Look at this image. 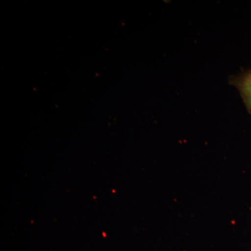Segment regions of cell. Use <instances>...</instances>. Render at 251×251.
<instances>
[{"mask_svg": "<svg viewBox=\"0 0 251 251\" xmlns=\"http://www.w3.org/2000/svg\"><path fill=\"white\" fill-rule=\"evenodd\" d=\"M228 83L237 89L247 111L251 116V69L228 77Z\"/></svg>", "mask_w": 251, "mask_h": 251, "instance_id": "1", "label": "cell"}]
</instances>
